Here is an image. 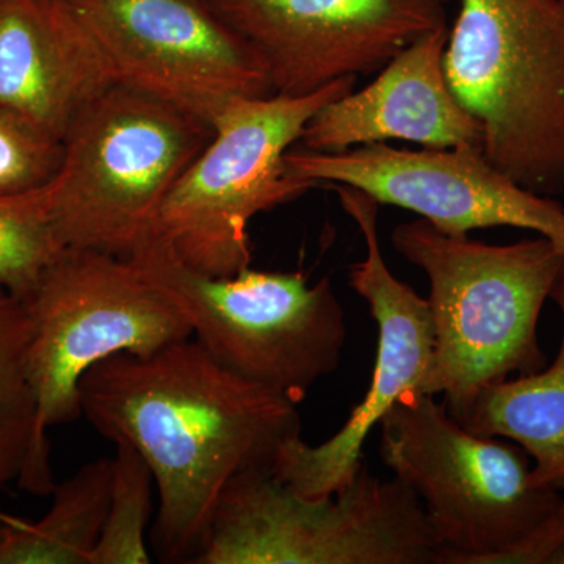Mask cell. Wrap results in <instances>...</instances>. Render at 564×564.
I'll use <instances>...</instances> for the list:
<instances>
[{
    "mask_svg": "<svg viewBox=\"0 0 564 564\" xmlns=\"http://www.w3.org/2000/svg\"><path fill=\"white\" fill-rule=\"evenodd\" d=\"M79 395L82 415L151 467L159 507L150 545L162 563L193 564L229 481L272 469L282 445L302 434L299 403L226 369L193 336L96 364Z\"/></svg>",
    "mask_w": 564,
    "mask_h": 564,
    "instance_id": "1",
    "label": "cell"
},
{
    "mask_svg": "<svg viewBox=\"0 0 564 564\" xmlns=\"http://www.w3.org/2000/svg\"><path fill=\"white\" fill-rule=\"evenodd\" d=\"M392 245L429 278L434 355L425 393L443 395L454 417L485 384L547 366L538 322L564 276L563 247L544 236L489 245L422 218L397 226Z\"/></svg>",
    "mask_w": 564,
    "mask_h": 564,
    "instance_id": "2",
    "label": "cell"
},
{
    "mask_svg": "<svg viewBox=\"0 0 564 564\" xmlns=\"http://www.w3.org/2000/svg\"><path fill=\"white\" fill-rule=\"evenodd\" d=\"M24 307L35 429L17 484L43 497L57 485L47 432L82 417L84 375L118 352L151 356L193 334L187 315L161 284L132 259L109 252L63 251Z\"/></svg>",
    "mask_w": 564,
    "mask_h": 564,
    "instance_id": "3",
    "label": "cell"
},
{
    "mask_svg": "<svg viewBox=\"0 0 564 564\" xmlns=\"http://www.w3.org/2000/svg\"><path fill=\"white\" fill-rule=\"evenodd\" d=\"M444 73L485 158L527 191L564 195V0H462Z\"/></svg>",
    "mask_w": 564,
    "mask_h": 564,
    "instance_id": "4",
    "label": "cell"
},
{
    "mask_svg": "<svg viewBox=\"0 0 564 564\" xmlns=\"http://www.w3.org/2000/svg\"><path fill=\"white\" fill-rule=\"evenodd\" d=\"M212 132L191 111L124 82L93 99L69 126L61 169L46 184L65 250L129 258Z\"/></svg>",
    "mask_w": 564,
    "mask_h": 564,
    "instance_id": "5",
    "label": "cell"
},
{
    "mask_svg": "<svg viewBox=\"0 0 564 564\" xmlns=\"http://www.w3.org/2000/svg\"><path fill=\"white\" fill-rule=\"evenodd\" d=\"M380 429L381 459L421 500L440 564H491L564 500L533 484L524 448L469 432L430 393L403 395Z\"/></svg>",
    "mask_w": 564,
    "mask_h": 564,
    "instance_id": "6",
    "label": "cell"
},
{
    "mask_svg": "<svg viewBox=\"0 0 564 564\" xmlns=\"http://www.w3.org/2000/svg\"><path fill=\"white\" fill-rule=\"evenodd\" d=\"M440 554L419 497L362 463L322 499L300 496L270 469L237 475L193 564H440Z\"/></svg>",
    "mask_w": 564,
    "mask_h": 564,
    "instance_id": "7",
    "label": "cell"
},
{
    "mask_svg": "<svg viewBox=\"0 0 564 564\" xmlns=\"http://www.w3.org/2000/svg\"><path fill=\"white\" fill-rule=\"evenodd\" d=\"M180 304L192 334L234 373L302 402L343 361L345 315L332 281L303 272L210 276L182 262L151 232L131 252Z\"/></svg>",
    "mask_w": 564,
    "mask_h": 564,
    "instance_id": "8",
    "label": "cell"
},
{
    "mask_svg": "<svg viewBox=\"0 0 564 564\" xmlns=\"http://www.w3.org/2000/svg\"><path fill=\"white\" fill-rule=\"evenodd\" d=\"M355 85L356 77H344L310 95L229 104L212 124L206 147L162 203L152 232L198 272L234 276L250 269L252 218L317 187L289 172V148L323 106Z\"/></svg>",
    "mask_w": 564,
    "mask_h": 564,
    "instance_id": "9",
    "label": "cell"
},
{
    "mask_svg": "<svg viewBox=\"0 0 564 564\" xmlns=\"http://www.w3.org/2000/svg\"><path fill=\"white\" fill-rule=\"evenodd\" d=\"M329 187L366 243V258L352 263L348 284L369 304L378 325V351L362 402L336 434L317 445L307 444L300 434L282 445L274 458L270 469L274 477L310 499L333 496L350 484L362 466L364 444L375 426L406 393H425L434 355L429 300L386 265L378 234L380 204L350 185Z\"/></svg>",
    "mask_w": 564,
    "mask_h": 564,
    "instance_id": "10",
    "label": "cell"
},
{
    "mask_svg": "<svg viewBox=\"0 0 564 564\" xmlns=\"http://www.w3.org/2000/svg\"><path fill=\"white\" fill-rule=\"evenodd\" d=\"M118 80L214 124L240 98L273 95L254 51L204 0H69Z\"/></svg>",
    "mask_w": 564,
    "mask_h": 564,
    "instance_id": "11",
    "label": "cell"
},
{
    "mask_svg": "<svg viewBox=\"0 0 564 564\" xmlns=\"http://www.w3.org/2000/svg\"><path fill=\"white\" fill-rule=\"evenodd\" d=\"M285 165L299 180L350 185L380 206L414 212L451 236L511 226L564 248L562 204L521 187L480 147L411 151L372 143L339 152L289 151Z\"/></svg>",
    "mask_w": 564,
    "mask_h": 564,
    "instance_id": "12",
    "label": "cell"
},
{
    "mask_svg": "<svg viewBox=\"0 0 564 564\" xmlns=\"http://www.w3.org/2000/svg\"><path fill=\"white\" fill-rule=\"evenodd\" d=\"M261 58L273 95H310L383 68L447 25L452 0H204Z\"/></svg>",
    "mask_w": 564,
    "mask_h": 564,
    "instance_id": "13",
    "label": "cell"
},
{
    "mask_svg": "<svg viewBox=\"0 0 564 564\" xmlns=\"http://www.w3.org/2000/svg\"><path fill=\"white\" fill-rule=\"evenodd\" d=\"M447 39V25L419 36L361 91H348L323 106L304 128V150L339 152L386 141L434 150L481 148L480 122L463 109L445 79Z\"/></svg>",
    "mask_w": 564,
    "mask_h": 564,
    "instance_id": "14",
    "label": "cell"
},
{
    "mask_svg": "<svg viewBox=\"0 0 564 564\" xmlns=\"http://www.w3.org/2000/svg\"><path fill=\"white\" fill-rule=\"evenodd\" d=\"M118 77L69 0H0V109L65 139Z\"/></svg>",
    "mask_w": 564,
    "mask_h": 564,
    "instance_id": "15",
    "label": "cell"
},
{
    "mask_svg": "<svg viewBox=\"0 0 564 564\" xmlns=\"http://www.w3.org/2000/svg\"><path fill=\"white\" fill-rule=\"evenodd\" d=\"M552 299L563 315L554 362L478 389L456 421L478 436L513 441L533 458L536 486L564 489V276Z\"/></svg>",
    "mask_w": 564,
    "mask_h": 564,
    "instance_id": "16",
    "label": "cell"
},
{
    "mask_svg": "<svg viewBox=\"0 0 564 564\" xmlns=\"http://www.w3.org/2000/svg\"><path fill=\"white\" fill-rule=\"evenodd\" d=\"M113 458L84 464L52 491L40 521L0 511V564H90L109 508Z\"/></svg>",
    "mask_w": 564,
    "mask_h": 564,
    "instance_id": "17",
    "label": "cell"
},
{
    "mask_svg": "<svg viewBox=\"0 0 564 564\" xmlns=\"http://www.w3.org/2000/svg\"><path fill=\"white\" fill-rule=\"evenodd\" d=\"M29 340L31 321L24 304L0 288V494L20 478L35 429Z\"/></svg>",
    "mask_w": 564,
    "mask_h": 564,
    "instance_id": "18",
    "label": "cell"
},
{
    "mask_svg": "<svg viewBox=\"0 0 564 564\" xmlns=\"http://www.w3.org/2000/svg\"><path fill=\"white\" fill-rule=\"evenodd\" d=\"M63 251L52 225L46 185L0 195V288L24 304Z\"/></svg>",
    "mask_w": 564,
    "mask_h": 564,
    "instance_id": "19",
    "label": "cell"
},
{
    "mask_svg": "<svg viewBox=\"0 0 564 564\" xmlns=\"http://www.w3.org/2000/svg\"><path fill=\"white\" fill-rule=\"evenodd\" d=\"M115 447L106 524L90 564H148L152 562L148 527L154 503V475L131 444L118 443Z\"/></svg>",
    "mask_w": 564,
    "mask_h": 564,
    "instance_id": "20",
    "label": "cell"
},
{
    "mask_svg": "<svg viewBox=\"0 0 564 564\" xmlns=\"http://www.w3.org/2000/svg\"><path fill=\"white\" fill-rule=\"evenodd\" d=\"M63 141L35 122L0 109V195L43 187L62 165Z\"/></svg>",
    "mask_w": 564,
    "mask_h": 564,
    "instance_id": "21",
    "label": "cell"
},
{
    "mask_svg": "<svg viewBox=\"0 0 564 564\" xmlns=\"http://www.w3.org/2000/svg\"><path fill=\"white\" fill-rule=\"evenodd\" d=\"M564 552V500L547 519L491 564H560Z\"/></svg>",
    "mask_w": 564,
    "mask_h": 564,
    "instance_id": "22",
    "label": "cell"
}]
</instances>
